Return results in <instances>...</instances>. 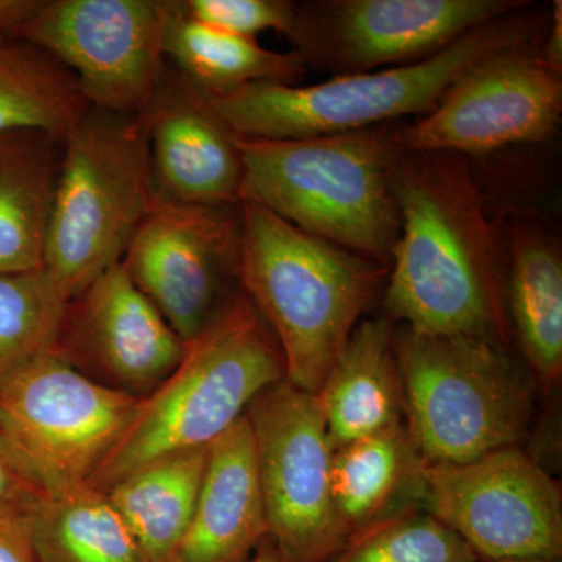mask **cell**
Masks as SVG:
<instances>
[{
  "label": "cell",
  "instance_id": "3957f363",
  "mask_svg": "<svg viewBox=\"0 0 562 562\" xmlns=\"http://www.w3.org/2000/svg\"><path fill=\"white\" fill-rule=\"evenodd\" d=\"M531 9L486 22L412 65L335 76L316 85L257 81L206 98L225 124L247 138L338 135L424 116L476 63L541 40L546 18Z\"/></svg>",
  "mask_w": 562,
  "mask_h": 562
},
{
  "label": "cell",
  "instance_id": "d6986e66",
  "mask_svg": "<svg viewBox=\"0 0 562 562\" xmlns=\"http://www.w3.org/2000/svg\"><path fill=\"white\" fill-rule=\"evenodd\" d=\"M335 449L403 424L405 402L394 324L361 321L316 394Z\"/></svg>",
  "mask_w": 562,
  "mask_h": 562
},
{
  "label": "cell",
  "instance_id": "7a4b0ae2",
  "mask_svg": "<svg viewBox=\"0 0 562 562\" xmlns=\"http://www.w3.org/2000/svg\"><path fill=\"white\" fill-rule=\"evenodd\" d=\"M238 281L279 344L288 382L317 394L390 269L239 203Z\"/></svg>",
  "mask_w": 562,
  "mask_h": 562
},
{
  "label": "cell",
  "instance_id": "ba28073f",
  "mask_svg": "<svg viewBox=\"0 0 562 562\" xmlns=\"http://www.w3.org/2000/svg\"><path fill=\"white\" fill-rule=\"evenodd\" d=\"M140 398L54 350L0 387V435L44 494L90 486Z\"/></svg>",
  "mask_w": 562,
  "mask_h": 562
},
{
  "label": "cell",
  "instance_id": "4dcf8cb0",
  "mask_svg": "<svg viewBox=\"0 0 562 562\" xmlns=\"http://www.w3.org/2000/svg\"><path fill=\"white\" fill-rule=\"evenodd\" d=\"M44 0H0V38L14 36L33 14L43 5Z\"/></svg>",
  "mask_w": 562,
  "mask_h": 562
},
{
  "label": "cell",
  "instance_id": "f1b7e54d",
  "mask_svg": "<svg viewBox=\"0 0 562 562\" xmlns=\"http://www.w3.org/2000/svg\"><path fill=\"white\" fill-rule=\"evenodd\" d=\"M44 492L0 435V508L32 512Z\"/></svg>",
  "mask_w": 562,
  "mask_h": 562
},
{
  "label": "cell",
  "instance_id": "30bf717a",
  "mask_svg": "<svg viewBox=\"0 0 562 562\" xmlns=\"http://www.w3.org/2000/svg\"><path fill=\"white\" fill-rule=\"evenodd\" d=\"M246 416L276 549L290 562L330 560L349 539L333 508L335 447L316 394L284 379L261 392Z\"/></svg>",
  "mask_w": 562,
  "mask_h": 562
},
{
  "label": "cell",
  "instance_id": "836d02e7",
  "mask_svg": "<svg viewBox=\"0 0 562 562\" xmlns=\"http://www.w3.org/2000/svg\"><path fill=\"white\" fill-rule=\"evenodd\" d=\"M487 562H560V561H549V560H517V558H512V560H494Z\"/></svg>",
  "mask_w": 562,
  "mask_h": 562
},
{
  "label": "cell",
  "instance_id": "83f0119b",
  "mask_svg": "<svg viewBox=\"0 0 562 562\" xmlns=\"http://www.w3.org/2000/svg\"><path fill=\"white\" fill-rule=\"evenodd\" d=\"M192 20L257 40L258 33H283L301 50L306 36L302 5L291 0H181Z\"/></svg>",
  "mask_w": 562,
  "mask_h": 562
},
{
  "label": "cell",
  "instance_id": "484cf974",
  "mask_svg": "<svg viewBox=\"0 0 562 562\" xmlns=\"http://www.w3.org/2000/svg\"><path fill=\"white\" fill-rule=\"evenodd\" d=\"M68 303L44 268L0 273V387L55 350Z\"/></svg>",
  "mask_w": 562,
  "mask_h": 562
},
{
  "label": "cell",
  "instance_id": "e0dca14e",
  "mask_svg": "<svg viewBox=\"0 0 562 562\" xmlns=\"http://www.w3.org/2000/svg\"><path fill=\"white\" fill-rule=\"evenodd\" d=\"M266 536L257 452L244 416L209 446L194 514L176 562H246Z\"/></svg>",
  "mask_w": 562,
  "mask_h": 562
},
{
  "label": "cell",
  "instance_id": "cb8c5ba5",
  "mask_svg": "<svg viewBox=\"0 0 562 562\" xmlns=\"http://www.w3.org/2000/svg\"><path fill=\"white\" fill-rule=\"evenodd\" d=\"M36 562H149L105 492L44 494L32 512Z\"/></svg>",
  "mask_w": 562,
  "mask_h": 562
},
{
  "label": "cell",
  "instance_id": "ffe728a7",
  "mask_svg": "<svg viewBox=\"0 0 562 562\" xmlns=\"http://www.w3.org/2000/svg\"><path fill=\"white\" fill-rule=\"evenodd\" d=\"M61 157L50 133H0V273L44 268Z\"/></svg>",
  "mask_w": 562,
  "mask_h": 562
},
{
  "label": "cell",
  "instance_id": "277c9868",
  "mask_svg": "<svg viewBox=\"0 0 562 562\" xmlns=\"http://www.w3.org/2000/svg\"><path fill=\"white\" fill-rule=\"evenodd\" d=\"M395 125L292 139L236 133L241 202L390 269L401 231L392 188Z\"/></svg>",
  "mask_w": 562,
  "mask_h": 562
},
{
  "label": "cell",
  "instance_id": "8992f818",
  "mask_svg": "<svg viewBox=\"0 0 562 562\" xmlns=\"http://www.w3.org/2000/svg\"><path fill=\"white\" fill-rule=\"evenodd\" d=\"M154 203L139 114L88 109L63 139L44 269L70 299L121 262Z\"/></svg>",
  "mask_w": 562,
  "mask_h": 562
},
{
  "label": "cell",
  "instance_id": "d4e9b609",
  "mask_svg": "<svg viewBox=\"0 0 562 562\" xmlns=\"http://www.w3.org/2000/svg\"><path fill=\"white\" fill-rule=\"evenodd\" d=\"M88 109L61 63L27 41L0 38V133L43 131L65 139Z\"/></svg>",
  "mask_w": 562,
  "mask_h": 562
},
{
  "label": "cell",
  "instance_id": "5b68a950",
  "mask_svg": "<svg viewBox=\"0 0 562 562\" xmlns=\"http://www.w3.org/2000/svg\"><path fill=\"white\" fill-rule=\"evenodd\" d=\"M284 379L279 344L239 288L187 344L176 371L140 398L90 486L105 492L160 458L209 447L246 416L261 392Z\"/></svg>",
  "mask_w": 562,
  "mask_h": 562
},
{
  "label": "cell",
  "instance_id": "5bb4252c",
  "mask_svg": "<svg viewBox=\"0 0 562 562\" xmlns=\"http://www.w3.org/2000/svg\"><path fill=\"white\" fill-rule=\"evenodd\" d=\"M308 66L335 76L412 65L530 0H325L301 3Z\"/></svg>",
  "mask_w": 562,
  "mask_h": 562
},
{
  "label": "cell",
  "instance_id": "8fae6325",
  "mask_svg": "<svg viewBox=\"0 0 562 562\" xmlns=\"http://www.w3.org/2000/svg\"><path fill=\"white\" fill-rule=\"evenodd\" d=\"M419 498L479 558L560 561V487L519 446L460 464L425 462Z\"/></svg>",
  "mask_w": 562,
  "mask_h": 562
},
{
  "label": "cell",
  "instance_id": "9a60e30c",
  "mask_svg": "<svg viewBox=\"0 0 562 562\" xmlns=\"http://www.w3.org/2000/svg\"><path fill=\"white\" fill-rule=\"evenodd\" d=\"M184 349L121 262L70 299L55 346L91 379L138 397L176 371Z\"/></svg>",
  "mask_w": 562,
  "mask_h": 562
},
{
  "label": "cell",
  "instance_id": "7402d4cb",
  "mask_svg": "<svg viewBox=\"0 0 562 562\" xmlns=\"http://www.w3.org/2000/svg\"><path fill=\"white\" fill-rule=\"evenodd\" d=\"M166 60L205 92L222 94L257 83L299 85L308 63L299 50L266 49L255 38L235 35L192 20L176 0L165 36Z\"/></svg>",
  "mask_w": 562,
  "mask_h": 562
},
{
  "label": "cell",
  "instance_id": "f546056e",
  "mask_svg": "<svg viewBox=\"0 0 562 562\" xmlns=\"http://www.w3.org/2000/svg\"><path fill=\"white\" fill-rule=\"evenodd\" d=\"M32 512L0 508V562H36Z\"/></svg>",
  "mask_w": 562,
  "mask_h": 562
},
{
  "label": "cell",
  "instance_id": "ac0fdd59",
  "mask_svg": "<svg viewBox=\"0 0 562 562\" xmlns=\"http://www.w3.org/2000/svg\"><path fill=\"white\" fill-rule=\"evenodd\" d=\"M506 314L532 373L554 384L562 373V255L542 222L509 220L502 228Z\"/></svg>",
  "mask_w": 562,
  "mask_h": 562
},
{
  "label": "cell",
  "instance_id": "44dd1931",
  "mask_svg": "<svg viewBox=\"0 0 562 562\" xmlns=\"http://www.w3.org/2000/svg\"><path fill=\"white\" fill-rule=\"evenodd\" d=\"M424 465L405 424L335 449L331 501L347 539L395 514L403 497H420Z\"/></svg>",
  "mask_w": 562,
  "mask_h": 562
},
{
  "label": "cell",
  "instance_id": "4316f807",
  "mask_svg": "<svg viewBox=\"0 0 562 562\" xmlns=\"http://www.w3.org/2000/svg\"><path fill=\"white\" fill-rule=\"evenodd\" d=\"M479 554L430 513L403 509L357 535L335 562H479Z\"/></svg>",
  "mask_w": 562,
  "mask_h": 562
},
{
  "label": "cell",
  "instance_id": "d6a6232c",
  "mask_svg": "<svg viewBox=\"0 0 562 562\" xmlns=\"http://www.w3.org/2000/svg\"><path fill=\"white\" fill-rule=\"evenodd\" d=\"M246 562H290L272 546H262L249 561Z\"/></svg>",
  "mask_w": 562,
  "mask_h": 562
},
{
  "label": "cell",
  "instance_id": "7c38bea8",
  "mask_svg": "<svg viewBox=\"0 0 562 562\" xmlns=\"http://www.w3.org/2000/svg\"><path fill=\"white\" fill-rule=\"evenodd\" d=\"M538 44L476 63L430 113L395 125V150L469 158L552 138L561 122L562 72L547 65Z\"/></svg>",
  "mask_w": 562,
  "mask_h": 562
},
{
  "label": "cell",
  "instance_id": "1f68e13d",
  "mask_svg": "<svg viewBox=\"0 0 562 562\" xmlns=\"http://www.w3.org/2000/svg\"><path fill=\"white\" fill-rule=\"evenodd\" d=\"M547 24V35L543 38L541 54L547 65L562 72V2L554 0L552 13Z\"/></svg>",
  "mask_w": 562,
  "mask_h": 562
},
{
  "label": "cell",
  "instance_id": "52a82bcc",
  "mask_svg": "<svg viewBox=\"0 0 562 562\" xmlns=\"http://www.w3.org/2000/svg\"><path fill=\"white\" fill-rule=\"evenodd\" d=\"M406 428L425 462L460 464L519 446L532 394L505 346L394 328Z\"/></svg>",
  "mask_w": 562,
  "mask_h": 562
},
{
  "label": "cell",
  "instance_id": "6da1fadb",
  "mask_svg": "<svg viewBox=\"0 0 562 562\" xmlns=\"http://www.w3.org/2000/svg\"><path fill=\"white\" fill-rule=\"evenodd\" d=\"M392 188L401 231L391 251L387 319L431 336L505 346V251L469 158L397 151Z\"/></svg>",
  "mask_w": 562,
  "mask_h": 562
},
{
  "label": "cell",
  "instance_id": "4fadbf2b",
  "mask_svg": "<svg viewBox=\"0 0 562 562\" xmlns=\"http://www.w3.org/2000/svg\"><path fill=\"white\" fill-rule=\"evenodd\" d=\"M239 243V203L198 205L154 198L121 265L188 344L239 291H232L238 281Z\"/></svg>",
  "mask_w": 562,
  "mask_h": 562
},
{
  "label": "cell",
  "instance_id": "603a6c76",
  "mask_svg": "<svg viewBox=\"0 0 562 562\" xmlns=\"http://www.w3.org/2000/svg\"><path fill=\"white\" fill-rule=\"evenodd\" d=\"M209 447L169 454L105 491L149 562H176L190 528Z\"/></svg>",
  "mask_w": 562,
  "mask_h": 562
},
{
  "label": "cell",
  "instance_id": "2e32d148",
  "mask_svg": "<svg viewBox=\"0 0 562 562\" xmlns=\"http://www.w3.org/2000/svg\"><path fill=\"white\" fill-rule=\"evenodd\" d=\"M149 139L154 198L198 205H238L243 162L236 133L199 90L168 63L139 113Z\"/></svg>",
  "mask_w": 562,
  "mask_h": 562
},
{
  "label": "cell",
  "instance_id": "9c48e42d",
  "mask_svg": "<svg viewBox=\"0 0 562 562\" xmlns=\"http://www.w3.org/2000/svg\"><path fill=\"white\" fill-rule=\"evenodd\" d=\"M176 0H44L16 32L61 63L91 109L139 114L168 68Z\"/></svg>",
  "mask_w": 562,
  "mask_h": 562
}]
</instances>
